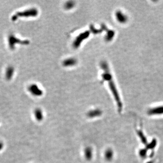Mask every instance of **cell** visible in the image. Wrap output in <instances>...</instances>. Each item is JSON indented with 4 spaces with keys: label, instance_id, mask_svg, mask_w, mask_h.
I'll return each mask as SVG.
<instances>
[{
    "label": "cell",
    "instance_id": "cell-1",
    "mask_svg": "<svg viewBox=\"0 0 163 163\" xmlns=\"http://www.w3.org/2000/svg\"><path fill=\"white\" fill-rule=\"evenodd\" d=\"M101 67L104 71V73L102 74V78L104 79H105V80H106L108 82L109 87L113 93L114 97L117 102L119 110V111H120L122 110V103L119 96V94L117 90V88L115 84V82L113 80V78L111 75V72L109 70L108 64L106 61H102L101 64Z\"/></svg>",
    "mask_w": 163,
    "mask_h": 163
},
{
    "label": "cell",
    "instance_id": "cell-2",
    "mask_svg": "<svg viewBox=\"0 0 163 163\" xmlns=\"http://www.w3.org/2000/svg\"><path fill=\"white\" fill-rule=\"evenodd\" d=\"M89 35V33L87 31L82 33L79 35L75 39V41H74L73 43V46L75 48H78L82 42L86 38H87Z\"/></svg>",
    "mask_w": 163,
    "mask_h": 163
},
{
    "label": "cell",
    "instance_id": "cell-3",
    "mask_svg": "<svg viewBox=\"0 0 163 163\" xmlns=\"http://www.w3.org/2000/svg\"><path fill=\"white\" fill-rule=\"evenodd\" d=\"M116 17L118 21L121 23H125L127 20V17L120 11L116 13Z\"/></svg>",
    "mask_w": 163,
    "mask_h": 163
},
{
    "label": "cell",
    "instance_id": "cell-4",
    "mask_svg": "<svg viewBox=\"0 0 163 163\" xmlns=\"http://www.w3.org/2000/svg\"><path fill=\"white\" fill-rule=\"evenodd\" d=\"M149 115H159L163 114V106L152 108L148 111Z\"/></svg>",
    "mask_w": 163,
    "mask_h": 163
},
{
    "label": "cell",
    "instance_id": "cell-5",
    "mask_svg": "<svg viewBox=\"0 0 163 163\" xmlns=\"http://www.w3.org/2000/svg\"><path fill=\"white\" fill-rule=\"evenodd\" d=\"M34 115H35V117L36 120L39 122L41 121L43 118V115L42 111L41 110V109L39 108H37L35 110Z\"/></svg>",
    "mask_w": 163,
    "mask_h": 163
},
{
    "label": "cell",
    "instance_id": "cell-6",
    "mask_svg": "<svg viewBox=\"0 0 163 163\" xmlns=\"http://www.w3.org/2000/svg\"><path fill=\"white\" fill-rule=\"evenodd\" d=\"M77 63V61L75 58H68L66 60H64L63 62V65L65 67L72 66L75 65Z\"/></svg>",
    "mask_w": 163,
    "mask_h": 163
},
{
    "label": "cell",
    "instance_id": "cell-7",
    "mask_svg": "<svg viewBox=\"0 0 163 163\" xmlns=\"http://www.w3.org/2000/svg\"><path fill=\"white\" fill-rule=\"evenodd\" d=\"M30 92L31 93L33 94L35 96H41L42 94V92L40 90V89H39L38 87H32L30 89Z\"/></svg>",
    "mask_w": 163,
    "mask_h": 163
},
{
    "label": "cell",
    "instance_id": "cell-8",
    "mask_svg": "<svg viewBox=\"0 0 163 163\" xmlns=\"http://www.w3.org/2000/svg\"><path fill=\"white\" fill-rule=\"evenodd\" d=\"M74 5V4L73 3V2L70 1H68L67 3H66L65 7L66 9H70L73 7Z\"/></svg>",
    "mask_w": 163,
    "mask_h": 163
},
{
    "label": "cell",
    "instance_id": "cell-9",
    "mask_svg": "<svg viewBox=\"0 0 163 163\" xmlns=\"http://www.w3.org/2000/svg\"><path fill=\"white\" fill-rule=\"evenodd\" d=\"M114 34V33L113 31H111V32L108 33V35L106 36V40L108 41H111L110 40L113 37Z\"/></svg>",
    "mask_w": 163,
    "mask_h": 163
},
{
    "label": "cell",
    "instance_id": "cell-10",
    "mask_svg": "<svg viewBox=\"0 0 163 163\" xmlns=\"http://www.w3.org/2000/svg\"><path fill=\"white\" fill-rule=\"evenodd\" d=\"M138 134H139V135L140 136V139H141L142 141V142L144 143V144H146V137H145V136H144V135L142 133V132H141V131L138 132Z\"/></svg>",
    "mask_w": 163,
    "mask_h": 163
},
{
    "label": "cell",
    "instance_id": "cell-11",
    "mask_svg": "<svg viewBox=\"0 0 163 163\" xmlns=\"http://www.w3.org/2000/svg\"><path fill=\"white\" fill-rule=\"evenodd\" d=\"M156 145V141L155 140H154L152 141L151 143H150V144L148 146V148L149 149L153 148Z\"/></svg>",
    "mask_w": 163,
    "mask_h": 163
},
{
    "label": "cell",
    "instance_id": "cell-12",
    "mask_svg": "<svg viewBox=\"0 0 163 163\" xmlns=\"http://www.w3.org/2000/svg\"><path fill=\"white\" fill-rule=\"evenodd\" d=\"M146 149H142L140 151V154L141 156L143 157H145L146 156Z\"/></svg>",
    "mask_w": 163,
    "mask_h": 163
},
{
    "label": "cell",
    "instance_id": "cell-13",
    "mask_svg": "<svg viewBox=\"0 0 163 163\" xmlns=\"http://www.w3.org/2000/svg\"><path fill=\"white\" fill-rule=\"evenodd\" d=\"M4 145L2 141H0V151L1 150H2V149L4 148Z\"/></svg>",
    "mask_w": 163,
    "mask_h": 163
},
{
    "label": "cell",
    "instance_id": "cell-14",
    "mask_svg": "<svg viewBox=\"0 0 163 163\" xmlns=\"http://www.w3.org/2000/svg\"><path fill=\"white\" fill-rule=\"evenodd\" d=\"M111 152H108V153H107V156L109 158V159L111 157Z\"/></svg>",
    "mask_w": 163,
    "mask_h": 163
}]
</instances>
